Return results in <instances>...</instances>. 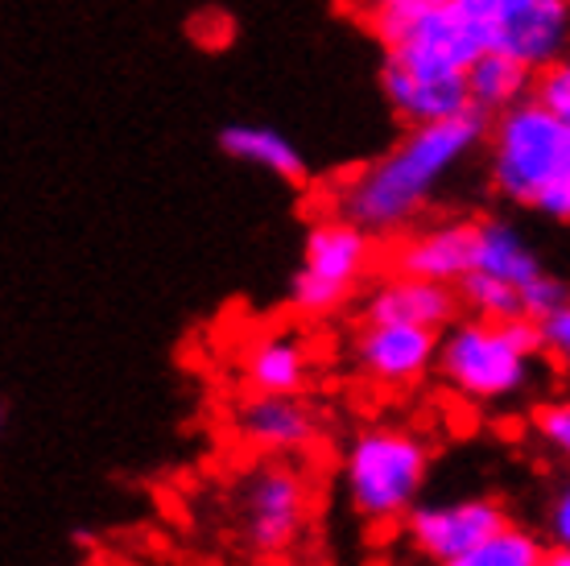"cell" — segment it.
<instances>
[{
  "label": "cell",
  "mask_w": 570,
  "mask_h": 566,
  "mask_svg": "<svg viewBox=\"0 0 570 566\" xmlns=\"http://www.w3.org/2000/svg\"><path fill=\"white\" fill-rule=\"evenodd\" d=\"M488 142V116L468 113L439 125H410L397 142L343 174L331 191V207L376 241H401L426 224L442 186L451 183Z\"/></svg>",
  "instance_id": "1"
},
{
  "label": "cell",
  "mask_w": 570,
  "mask_h": 566,
  "mask_svg": "<svg viewBox=\"0 0 570 566\" xmlns=\"http://www.w3.org/2000/svg\"><path fill=\"white\" fill-rule=\"evenodd\" d=\"M546 331L533 319L459 314L442 331L439 381L475 410H504L538 393L550 372Z\"/></svg>",
  "instance_id": "2"
},
{
  "label": "cell",
  "mask_w": 570,
  "mask_h": 566,
  "mask_svg": "<svg viewBox=\"0 0 570 566\" xmlns=\"http://www.w3.org/2000/svg\"><path fill=\"white\" fill-rule=\"evenodd\" d=\"M484 174L497 198L570 224V125L533 96L488 120Z\"/></svg>",
  "instance_id": "3"
},
{
  "label": "cell",
  "mask_w": 570,
  "mask_h": 566,
  "mask_svg": "<svg viewBox=\"0 0 570 566\" xmlns=\"http://www.w3.org/2000/svg\"><path fill=\"white\" fill-rule=\"evenodd\" d=\"M430 468L434 447L417 430L393 422L360 426L343 447V500L364 525H401L422 505Z\"/></svg>",
  "instance_id": "4"
},
{
  "label": "cell",
  "mask_w": 570,
  "mask_h": 566,
  "mask_svg": "<svg viewBox=\"0 0 570 566\" xmlns=\"http://www.w3.org/2000/svg\"><path fill=\"white\" fill-rule=\"evenodd\" d=\"M311 521V484L285 455H265L228 488V529L248 558H282Z\"/></svg>",
  "instance_id": "5"
},
{
  "label": "cell",
  "mask_w": 570,
  "mask_h": 566,
  "mask_svg": "<svg viewBox=\"0 0 570 566\" xmlns=\"http://www.w3.org/2000/svg\"><path fill=\"white\" fill-rule=\"evenodd\" d=\"M372 261H376V236L331 207L327 215L306 224L298 270L289 277V311L298 319L340 314L364 290Z\"/></svg>",
  "instance_id": "6"
},
{
  "label": "cell",
  "mask_w": 570,
  "mask_h": 566,
  "mask_svg": "<svg viewBox=\"0 0 570 566\" xmlns=\"http://www.w3.org/2000/svg\"><path fill=\"white\" fill-rule=\"evenodd\" d=\"M484 50L517 58L529 71H542L570 50L567 0H455Z\"/></svg>",
  "instance_id": "7"
},
{
  "label": "cell",
  "mask_w": 570,
  "mask_h": 566,
  "mask_svg": "<svg viewBox=\"0 0 570 566\" xmlns=\"http://www.w3.org/2000/svg\"><path fill=\"white\" fill-rule=\"evenodd\" d=\"M439 348L442 331H434V326L360 319L347 355H352V369L360 381H368L372 389H385V393H405L439 369Z\"/></svg>",
  "instance_id": "8"
},
{
  "label": "cell",
  "mask_w": 570,
  "mask_h": 566,
  "mask_svg": "<svg viewBox=\"0 0 570 566\" xmlns=\"http://www.w3.org/2000/svg\"><path fill=\"white\" fill-rule=\"evenodd\" d=\"M504 525H513L504 500H497V496H455V500L417 505L401 521V534H405V546L422 554L426 563L451 566L475 546H484L488 538H497Z\"/></svg>",
  "instance_id": "9"
},
{
  "label": "cell",
  "mask_w": 570,
  "mask_h": 566,
  "mask_svg": "<svg viewBox=\"0 0 570 566\" xmlns=\"http://www.w3.org/2000/svg\"><path fill=\"white\" fill-rule=\"evenodd\" d=\"M381 46H385V67L426 75V79H463L471 62L484 55V46L468 26V17L455 9V0L422 13Z\"/></svg>",
  "instance_id": "10"
},
{
  "label": "cell",
  "mask_w": 570,
  "mask_h": 566,
  "mask_svg": "<svg viewBox=\"0 0 570 566\" xmlns=\"http://www.w3.org/2000/svg\"><path fill=\"white\" fill-rule=\"evenodd\" d=\"M232 430L244 447L289 459L323 442L327 418L306 401V393H244L232 410Z\"/></svg>",
  "instance_id": "11"
},
{
  "label": "cell",
  "mask_w": 570,
  "mask_h": 566,
  "mask_svg": "<svg viewBox=\"0 0 570 566\" xmlns=\"http://www.w3.org/2000/svg\"><path fill=\"white\" fill-rule=\"evenodd\" d=\"M389 270L426 277V282L459 285L475 270V219L446 215L434 224H417L414 232L393 241Z\"/></svg>",
  "instance_id": "12"
},
{
  "label": "cell",
  "mask_w": 570,
  "mask_h": 566,
  "mask_svg": "<svg viewBox=\"0 0 570 566\" xmlns=\"http://www.w3.org/2000/svg\"><path fill=\"white\" fill-rule=\"evenodd\" d=\"M459 311H463V302H459L455 285L410 277L397 270H389L381 282H372L360 297V319H372V323H414L446 331L459 319Z\"/></svg>",
  "instance_id": "13"
},
{
  "label": "cell",
  "mask_w": 570,
  "mask_h": 566,
  "mask_svg": "<svg viewBox=\"0 0 570 566\" xmlns=\"http://www.w3.org/2000/svg\"><path fill=\"white\" fill-rule=\"evenodd\" d=\"M244 393H306L314 381V352L298 331H265L244 343L240 355Z\"/></svg>",
  "instance_id": "14"
},
{
  "label": "cell",
  "mask_w": 570,
  "mask_h": 566,
  "mask_svg": "<svg viewBox=\"0 0 570 566\" xmlns=\"http://www.w3.org/2000/svg\"><path fill=\"white\" fill-rule=\"evenodd\" d=\"M381 91L401 125H439L471 113L468 75L463 79H426V75H405L397 67H381Z\"/></svg>",
  "instance_id": "15"
},
{
  "label": "cell",
  "mask_w": 570,
  "mask_h": 566,
  "mask_svg": "<svg viewBox=\"0 0 570 566\" xmlns=\"http://www.w3.org/2000/svg\"><path fill=\"white\" fill-rule=\"evenodd\" d=\"M475 270L492 273V277L517 285V290H529L538 277H546L538 248L504 215H480L475 219Z\"/></svg>",
  "instance_id": "16"
},
{
  "label": "cell",
  "mask_w": 570,
  "mask_h": 566,
  "mask_svg": "<svg viewBox=\"0 0 570 566\" xmlns=\"http://www.w3.org/2000/svg\"><path fill=\"white\" fill-rule=\"evenodd\" d=\"M219 149L240 162V166H253V170L269 174L277 183H302L306 178V157L302 149L282 128L273 125H253V120H240V125H228L219 133Z\"/></svg>",
  "instance_id": "17"
},
{
  "label": "cell",
  "mask_w": 570,
  "mask_h": 566,
  "mask_svg": "<svg viewBox=\"0 0 570 566\" xmlns=\"http://www.w3.org/2000/svg\"><path fill=\"white\" fill-rule=\"evenodd\" d=\"M533 79L538 71H529L521 67L517 58L509 55H497V50H484V55L471 62L468 71V96H471V113L480 116H500L517 108L521 99L533 96Z\"/></svg>",
  "instance_id": "18"
},
{
  "label": "cell",
  "mask_w": 570,
  "mask_h": 566,
  "mask_svg": "<svg viewBox=\"0 0 570 566\" xmlns=\"http://www.w3.org/2000/svg\"><path fill=\"white\" fill-rule=\"evenodd\" d=\"M546 550H550V546H546L533 529L513 521V525H504L497 538H488L484 546H475V550L455 558L451 566H542Z\"/></svg>",
  "instance_id": "19"
},
{
  "label": "cell",
  "mask_w": 570,
  "mask_h": 566,
  "mask_svg": "<svg viewBox=\"0 0 570 566\" xmlns=\"http://www.w3.org/2000/svg\"><path fill=\"white\" fill-rule=\"evenodd\" d=\"M455 290H459V302H463V311L468 314H480V319H525L521 290L509 282H500V277H492V273L471 270Z\"/></svg>",
  "instance_id": "20"
},
{
  "label": "cell",
  "mask_w": 570,
  "mask_h": 566,
  "mask_svg": "<svg viewBox=\"0 0 570 566\" xmlns=\"http://www.w3.org/2000/svg\"><path fill=\"white\" fill-rule=\"evenodd\" d=\"M343 4H347V9H352V13L385 42V38H393L397 29H405L410 21H417L422 13L439 9V4H446V0H343Z\"/></svg>",
  "instance_id": "21"
},
{
  "label": "cell",
  "mask_w": 570,
  "mask_h": 566,
  "mask_svg": "<svg viewBox=\"0 0 570 566\" xmlns=\"http://www.w3.org/2000/svg\"><path fill=\"white\" fill-rule=\"evenodd\" d=\"M529 426H533V435H538L546 451H554L558 459L570 463V393L538 401L533 413H529Z\"/></svg>",
  "instance_id": "22"
},
{
  "label": "cell",
  "mask_w": 570,
  "mask_h": 566,
  "mask_svg": "<svg viewBox=\"0 0 570 566\" xmlns=\"http://www.w3.org/2000/svg\"><path fill=\"white\" fill-rule=\"evenodd\" d=\"M533 99L546 104L562 125H570V50L538 71V79H533Z\"/></svg>",
  "instance_id": "23"
},
{
  "label": "cell",
  "mask_w": 570,
  "mask_h": 566,
  "mask_svg": "<svg viewBox=\"0 0 570 566\" xmlns=\"http://www.w3.org/2000/svg\"><path fill=\"white\" fill-rule=\"evenodd\" d=\"M567 302H570V285L562 282V277H554V273H546V277H538L529 290H521L525 319H533V323H546V319H550L558 306H567Z\"/></svg>",
  "instance_id": "24"
},
{
  "label": "cell",
  "mask_w": 570,
  "mask_h": 566,
  "mask_svg": "<svg viewBox=\"0 0 570 566\" xmlns=\"http://www.w3.org/2000/svg\"><path fill=\"white\" fill-rule=\"evenodd\" d=\"M546 546L570 550V480H562L546 500Z\"/></svg>",
  "instance_id": "25"
},
{
  "label": "cell",
  "mask_w": 570,
  "mask_h": 566,
  "mask_svg": "<svg viewBox=\"0 0 570 566\" xmlns=\"http://www.w3.org/2000/svg\"><path fill=\"white\" fill-rule=\"evenodd\" d=\"M542 331H546L550 360H554L562 372H570V302H567V306H558V311L546 319Z\"/></svg>",
  "instance_id": "26"
},
{
  "label": "cell",
  "mask_w": 570,
  "mask_h": 566,
  "mask_svg": "<svg viewBox=\"0 0 570 566\" xmlns=\"http://www.w3.org/2000/svg\"><path fill=\"white\" fill-rule=\"evenodd\" d=\"M542 566H570V550H558V546H550L542 558Z\"/></svg>",
  "instance_id": "27"
},
{
  "label": "cell",
  "mask_w": 570,
  "mask_h": 566,
  "mask_svg": "<svg viewBox=\"0 0 570 566\" xmlns=\"http://www.w3.org/2000/svg\"><path fill=\"white\" fill-rule=\"evenodd\" d=\"M567 4H570V0H567Z\"/></svg>",
  "instance_id": "28"
}]
</instances>
